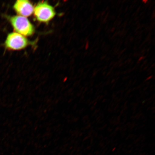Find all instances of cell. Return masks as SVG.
I'll return each instance as SVG.
<instances>
[{
    "label": "cell",
    "mask_w": 155,
    "mask_h": 155,
    "mask_svg": "<svg viewBox=\"0 0 155 155\" xmlns=\"http://www.w3.org/2000/svg\"><path fill=\"white\" fill-rule=\"evenodd\" d=\"M34 15L40 22L48 23L56 14L55 8L46 1L40 2L34 7Z\"/></svg>",
    "instance_id": "2"
},
{
    "label": "cell",
    "mask_w": 155,
    "mask_h": 155,
    "mask_svg": "<svg viewBox=\"0 0 155 155\" xmlns=\"http://www.w3.org/2000/svg\"><path fill=\"white\" fill-rule=\"evenodd\" d=\"M31 43L25 36L13 32L8 35L5 46L7 49L18 50L24 49Z\"/></svg>",
    "instance_id": "3"
},
{
    "label": "cell",
    "mask_w": 155,
    "mask_h": 155,
    "mask_svg": "<svg viewBox=\"0 0 155 155\" xmlns=\"http://www.w3.org/2000/svg\"><path fill=\"white\" fill-rule=\"evenodd\" d=\"M6 17L17 33L25 36H31L34 33V26L27 17L19 15Z\"/></svg>",
    "instance_id": "1"
},
{
    "label": "cell",
    "mask_w": 155,
    "mask_h": 155,
    "mask_svg": "<svg viewBox=\"0 0 155 155\" xmlns=\"http://www.w3.org/2000/svg\"><path fill=\"white\" fill-rule=\"evenodd\" d=\"M13 8L19 15L26 17L30 16L34 12L33 5L27 0H18L15 2Z\"/></svg>",
    "instance_id": "4"
}]
</instances>
